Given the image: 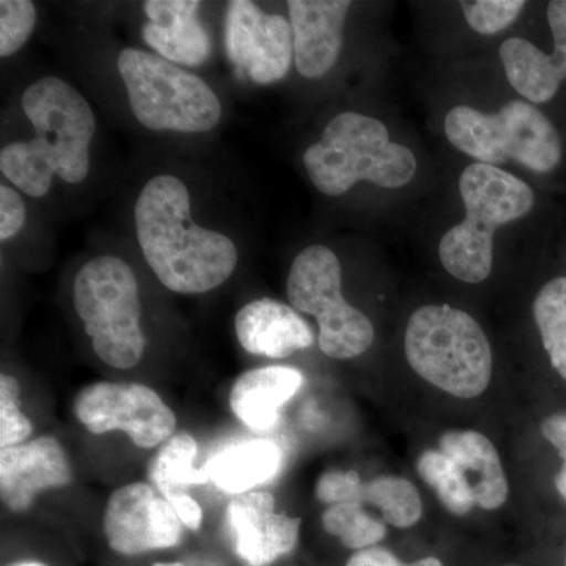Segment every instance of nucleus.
<instances>
[{
	"label": "nucleus",
	"instance_id": "27",
	"mask_svg": "<svg viewBox=\"0 0 566 566\" xmlns=\"http://www.w3.org/2000/svg\"><path fill=\"white\" fill-rule=\"evenodd\" d=\"M36 24L35 6L29 0L0 2V57L17 54L31 39Z\"/></svg>",
	"mask_w": 566,
	"mask_h": 566
},
{
	"label": "nucleus",
	"instance_id": "35",
	"mask_svg": "<svg viewBox=\"0 0 566 566\" xmlns=\"http://www.w3.org/2000/svg\"><path fill=\"white\" fill-rule=\"evenodd\" d=\"M409 566H442L441 560L434 557L422 558V560H417L415 564H409Z\"/></svg>",
	"mask_w": 566,
	"mask_h": 566
},
{
	"label": "nucleus",
	"instance_id": "14",
	"mask_svg": "<svg viewBox=\"0 0 566 566\" xmlns=\"http://www.w3.org/2000/svg\"><path fill=\"white\" fill-rule=\"evenodd\" d=\"M547 21L554 36L553 54L524 39L505 40L499 51L506 80L535 104L551 102L566 80V0L549 3Z\"/></svg>",
	"mask_w": 566,
	"mask_h": 566
},
{
	"label": "nucleus",
	"instance_id": "18",
	"mask_svg": "<svg viewBox=\"0 0 566 566\" xmlns=\"http://www.w3.org/2000/svg\"><path fill=\"white\" fill-rule=\"evenodd\" d=\"M238 340L245 352L285 359L314 345V331L290 305L263 297L252 301L234 318Z\"/></svg>",
	"mask_w": 566,
	"mask_h": 566
},
{
	"label": "nucleus",
	"instance_id": "6",
	"mask_svg": "<svg viewBox=\"0 0 566 566\" xmlns=\"http://www.w3.org/2000/svg\"><path fill=\"white\" fill-rule=\"evenodd\" d=\"M73 303L104 364L128 370L140 363L145 335L139 283L125 260L103 255L85 263L74 279Z\"/></svg>",
	"mask_w": 566,
	"mask_h": 566
},
{
	"label": "nucleus",
	"instance_id": "33",
	"mask_svg": "<svg viewBox=\"0 0 566 566\" xmlns=\"http://www.w3.org/2000/svg\"><path fill=\"white\" fill-rule=\"evenodd\" d=\"M169 504L172 505L175 513L186 527L191 528V531H199L202 526L203 513L191 495H178V497L170 499Z\"/></svg>",
	"mask_w": 566,
	"mask_h": 566
},
{
	"label": "nucleus",
	"instance_id": "24",
	"mask_svg": "<svg viewBox=\"0 0 566 566\" xmlns=\"http://www.w3.org/2000/svg\"><path fill=\"white\" fill-rule=\"evenodd\" d=\"M363 504L378 506L387 524L411 527L422 516V501L411 482L398 476H378L364 485Z\"/></svg>",
	"mask_w": 566,
	"mask_h": 566
},
{
	"label": "nucleus",
	"instance_id": "23",
	"mask_svg": "<svg viewBox=\"0 0 566 566\" xmlns=\"http://www.w3.org/2000/svg\"><path fill=\"white\" fill-rule=\"evenodd\" d=\"M534 316L551 364L566 379V277L554 279L539 290Z\"/></svg>",
	"mask_w": 566,
	"mask_h": 566
},
{
	"label": "nucleus",
	"instance_id": "7",
	"mask_svg": "<svg viewBox=\"0 0 566 566\" xmlns=\"http://www.w3.org/2000/svg\"><path fill=\"white\" fill-rule=\"evenodd\" d=\"M117 65L134 117L145 128L196 134L221 122L218 95L197 74L137 48H125Z\"/></svg>",
	"mask_w": 566,
	"mask_h": 566
},
{
	"label": "nucleus",
	"instance_id": "32",
	"mask_svg": "<svg viewBox=\"0 0 566 566\" xmlns=\"http://www.w3.org/2000/svg\"><path fill=\"white\" fill-rule=\"evenodd\" d=\"M542 433L560 453L564 465L556 476L558 494L566 501V412L547 417L542 423Z\"/></svg>",
	"mask_w": 566,
	"mask_h": 566
},
{
	"label": "nucleus",
	"instance_id": "29",
	"mask_svg": "<svg viewBox=\"0 0 566 566\" xmlns=\"http://www.w3.org/2000/svg\"><path fill=\"white\" fill-rule=\"evenodd\" d=\"M32 433V423L20 409V382L13 376H0V446H20Z\"/></svg>",
	"mask_w": 566,
	"mask_h": 566
},
{
	"label": "nucleus",
	"instance_id": "17",
	"mask_svg": "<svg viewBox=\"0 0 566 566\" xmlns=\"http://www.w3.org/2000/svg\"><path fill=\"white\" fill-rule=\"evenodd\" d=\"M202 3L196 0H148L144 3L147 24L145 43L172 63L197 66L210 54V36L197 18Z\"/></svg>",
	"mask_w": 566,
	"mask_h": 566
},
{
	"label": "nucleus",
	"instance_id": "30",
	"mask_svg": "<svg viewBox=\"0 0 566 566\" xmlns=\"http://www.w3.org/2000/svg\"><path fill=\"white\" fill-rule=\"evenodd\" d=\"M316 497L327 505L363 504L364 483L354 471H329L316 483Z\"/></svg>",
	"mask_w": 566,
	"mask_h": 566
},
{
	"label": "nucleus",
	"instance_id": "9",
	"mask_svg": "<svg viewBox=\"0 0 566 566\" xmlns=\"http://www.w3.org/2000/svg\"><path fill=\"white\" fill-rule=\"evenodd\" d=\"M286 296L296 311L315 316L319 348L333 359H353L370 348L374 324L342 293V266L326 245H308L294 259Z\"/></svg>",
	"mask_w": 566,
	"mask_h": 566
},
{
	"label": "nucleus",
	"instance_id": "37",
	"mask_svg": "<svg viewBox=\"0 0 566 566\" xmlns=\"http://www.w3.org/2000/svg\"><path fill=\"white\" fill-rule=\"evenodd\" d=\"M13 566H43V565H40V564H18V565H13Z\"/></svg>",
	"mask_w": 566,
	"mask_h": 566
},
{
	"label": "nucleus",
	"instance_id": "1",
	"mask_svg": "<svg viewBox=\"0 0 566 566\" xmlns=\"http://www.w3.org/2000/svg\"><path fill=\"white\" fill-rule=\"evenodd\" d=\"M134 222L145 262L170 292H211L237 270V244L227 234L192 221L191 193L174 175L145 182Z\"/></svg>",
	"mask_w": 566,
	"mask_h": 566
},
{
	"label": "nucleus",
	"instance_id": "4",
	"mask_svg": "<svg viewBox=\"0 0 566 566\" xmlns=\"http://www.w3.org/2000/svg\"><path fill=\"white\" fill-rule=\"evenodd\" d=\"M460 192L465 218L442 237L439 259L458 281L480 283L493 270L495 230L524 218L535 196L515 175L482 163L461 174Z\"/></svg>",
	"mask_w": 566,
	"mask_h": 566
},
{
	"label": "nucleus",
	"instance_id": "34",
	"mask_svg": "<svg viewBox=\"0 0 566 566\" xmlns=\"http://www.w3.org/2000/svg\"><path fill=\"white\" fill-rule=\"evenodd\" d=\"M346 566H409L382 547H368L349 558Z\"/></svg>",
	"mask_w": 566,
	"mask_h": 566
},
{
	"label": "nucleus",
	"instance_id": "12",
	"mask_svg": "<svg viewBox=\"0 0 566 566\" xmlns=\"http://www.w3.org/2000/svg\"><path fill=\"white\" fill-rule=\"evenodd\" d=\"M181 524L172 505L140 482L118 488L104 512V535L112 549L123 556L177 546Z\"/></svg>",
	"mask_w": 566,
	"mask_h": 566
},
{
	"label": "nucleus",
	"instance_id": "28",
	"mask_svg": "<svg viewBox=\"0 0 566 566\" xmlns=\"http://www.w3.org/2000/svg\"><path fill=\"white\" fill-rule=\"evenodd\" d=\"M526 7L523 0H471L461 3L465 21L480 35H495L512 25Z\"/></svg>",
	"mask_w": 566,
	"mask_h": 566
},
{
	"label": "nucleus",
	"instance_id": "5",
	"mask_svg": "<svg viewBox=\"0 0 566 566\" xmlns=\"http://www.w3.org/2000/svg\"><path fill=\"white\" fill-rule=\"evenodd\" d=\"M405 352L417 375L453 397L475 398L490 385V342L460 308L424 305L416 311L406 327Z\"/></svg>",
	"mask_w": 566,
	"mask_h": 566
},
{
	"label": "nucleus",
	"instance_id": "22",
	"mask_svg": "<svg viewBox=\"0 0 566 566\" xmlns=\"http://www.w3.org/2000/svg\"><path fill=\"white\" fill-rule=\"evenodd\" d=\"M199 447L196 439L186 431L175 433L150 465V479L153 485L158 488L159 493L167 502L178 495L188 494L189 488L205 485L210 482L205 469H197L193 465Z\"/></svg>",
	"mask_w": 566,
	"mask_h": 566
},
{
	"label": "nucleus",
	"instance_id": "19",
	"mask_svg": "<svg viewBox=\"0 0 566 566\" xmlns=\"http://www.w3.org/2000/svg\"><path fill=\"white\" fill-rule=\"evenodd\" d=\"M304 376L293 367L273 365L245 371L234 381L230 392L233 415L255 431L275 427L283 405L300 392Z\"/></svg>",
	"mask_w": 566,
	"mask_h": 566
},
{
	"label": "nucleus",
	"instance_id": "8",
	"mask_svg": "<svg viewBox=\"0 0 566 566\" xmlns=\"http://www.w3.org/2000/svg\"><path fill=\"white\" fill-rule=\"evenodd\" d=\"M446 136L458 150L488 166L509 161L546 174L562 159V142L534 104L512 102L497 114L457 106L447 114Z\"/></svg>",
	"mask_w": 566,
	"mask_h": 566
},
{
	"label": "nucleus",
	"instance_id": "10",
	"mask_svg": "<svg viewBox=\"0 0 566 566\" xmlns=\"http://www.w3.org/2000/svg\"><path fill=\"white\" fill-rule=\"evenodd\" d=\"M74 415L93 434L122 430L140 449L169 441L177 417L155 390L139 382H95L74 401Z\"/></svg>",
	"mask_w": 566,
	"mask_h": 566
},
{
	"label": "nucleus",
	"instance_id": "31",
	"mask_svg": "<svg viewBox=\"0 0 566 566\" xmlns=\"http://www.w3.org/2000/svg\"><path fill=\"white\" fill-rule=\"evenodd\" d=\"M25 222V205L20 193L0 186V240L9 241L21 232Z\"/></svg>",
	"mask_w": 566,
	"mask_h": 566
},
{
	"label": "nucleus",
	"instance_id": "15",
	"mask_svg": "<svg viewBox=\"0 0 566 566\" xmlns=\"http://www.w3.org/2000/svg\"><path fill=\"white\" fill-rule=\"evenodd\" d=\"M71 468L65 450L54 438L0 450V491L11 512H25L36 494L69 485Z\"/></svg>",
	"mask_w": 566,
	"mask_h": 566
},
{
	"label": "nucleus",
	"instance_id": "21",
	"mask_svg": "<svg viewBox=\"0 0 566 566\" xmlns=\"http://www.w3.org/2000/svg\"><path fill=\"white\" fill-rule=\"evenodd\" d=\"M282 463L281 447L268 439H253L227 447L203 469L219 490L241 495L273 480L281 472Z\"/></svg>",
	"mask_w": 566,
	"mask_h": 566
},
{
	"label": "nucleus",
	"instance_id": "2",
	"mask_svg": "<svg viewBox=\"0 0 566 566\" xmlns=\"http://www.w3.org/2000/svg\"><path fill=\"white\" fill-rule=\"evenodd\" d=\"M21 103L35 137L2 148L3 177L35 199L51 191L54 175L70 185L84 181L96 132L87 99L70 82L48 76L29 85Z\"/></svg>",
	"mask_w": 566,
	"mask_h": 566
},
{
	"label": "nucleus",
	"instance_id": "11",
	"mask_svg": "<svg viewBox=\"0 0 566 566\" xmlns=\"http://www.w3.org/2000/svg\"><path fill=\"white\" fill-rule=\"evenodd\" d=\"M226 43L230 61L259 85L289 74L294 59L290 20L268 14L251 0H234L227 11Z\"/></svg>",
	"mask_w": 566,
	"mask_h": 566
},
{
	"label": "nucleus",
	"instance_id": "36",
	"mask_svg": "<svg viewBox=\"0 0 566 566\" xmlns=\"http://www.w3.org/2000/svg\"><path fill=\"white\" fill-rule=\"evenodd\" d=\"M153 566H182V564H156Z\"/></svg>",
	"mask_w": 566,
	"mask_h": 566
},
{
	"label": "nucleus",
	"instance_id": "25",
	"mask_svg": "<svg viewBox=\"0 0 566 566\" xmlns=\"http://www.w3.org/2000/svg\"><path fill=\"white\" fill-rule=\"evenodd\" d=\"M417 469H419L420 476L433 488L442 504L450 512L455 515H465L476 505L474 493H472L463 471L441 450L423 452L419 458Z\"/></svg>",
	"mask_w": 566,
	"mask_h": 566
},
{
	"label": "nucleus",
	"instance_id": "13",
	"mask_svg": "<svg viewBox=\"0 0 566 566\" xmlns=\"http://www.w3.org/2000/svg\"><path fill=\"white\" fill-rule=\"evenodd\" d=\"M274 495L245 493L227 510L234 553L248 566H268L292 553L300 538L301 520L275 513Z\"/></svg>",
	"mask_w": 566,
	"mask_h": 566
},
{
	"label": "nucleus",
	"instance_id": "20",
	"mask_svg": "<svg viewBox=\"0 0 566 566\" xmlns=\"http://www.w3.org/2000/svg\"><path fill=\"white\" fill-rule=\"evenodd\" d=\"M439 447L463 471L476 505L495 510L505 504L509 482L497 450L486 436L479 431H449Z\"/></svg>",
	"mask_w": 566,
	"mask_h": 566
},
{
	"label": "nucleus",
	"instance_id": "26",
	"mask_svg": "<svg viewBox=\"0 0 566 566\" xmlns=\"http://www.w3.org/2000/svg\"><path fill=\"white\" fill-rule=\"evenodd\" d=\"M323 527L327 534L337 536L342 545L359 551L374 547L387 534L385 524L368 515L363 504L356 502L331 505L323 513Z\"/></svg>",
	"mask_w": 566,
	"mask_h": 566
},
{
	"label": "nucleus",
	"instance_id": "3",
	"mask_svg": "<svg viewBox=\"0 0 566 566\" xmlns=\"http://www.w3.org/2000/svg\"><path fill=\"white\" fill-rule=\"evenodd\" d=\"M304 167L315 188L331 197L359 181L403 188L417 172L415 153L390 140L381 122L357 112H344L327 123L322 139L305 150Z\"/></svg>",
	"mask_w": 566,
	"mask_h": 566
},
{
	"label": "nucleus",
	"instance_id": "16",
	"mask_svg": "<svg viewBox=\"0 0 566 566\" xmlns=\"http://www.w3.org/2000/svg\"><path fill=\"white\" fill-rule=\"evenodd\" d=\"M294 63L301 76L318 80L334 69L344 46L348 0H290Z\"/></svg>",
	"mask_w": 566,
	"mask_h": 566
}]
</instances>
